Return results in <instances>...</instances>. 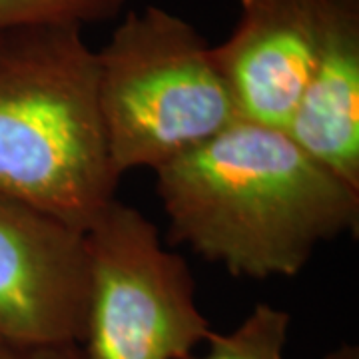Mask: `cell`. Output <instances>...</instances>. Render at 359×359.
Listing matches in <instances>:
<instances>
[{
    "instance_id": "obj_7",
    "label": "cell",
    "mask_w": 359,
    "mask_h": 359,
    "mask_svg": "<svg viewBox=\"0 0 359 359\" xmlns=\"http://www.w3.org/2000/svg\"><path fill=\"white\" fill-rule=\"evenodd\" d=\"M285 132L359 188V0H323L313 66Z\"/></svg>"
},
{
    "instance_id": "obj_6",
    "label": "cell",
    "mask_w": 359,
    "mask_h": 359,
    "mask_svg": "<svg viewBox=\"0 0 359 359\" xmlns=\"http://www.w3.org/2000/svg\"><path fill=\"white\" fill-rule=\"evenodd\" d=\"M323 0H240L212 56L240 120L287 128L316 58Z\"/></svg>"
},
{
    "instance_id": "obj_5",
    "label": "cell",
    "mask_w": 359,
    "mask_h": 359,
    "mask_svg": "<svg viewBox=\"0 0 359 359\" xmlns=\"http://www.w3.org/2000/svg\"><path fill=\"white\" fill-rule=\"evenodd\" d=\"M88 295L84 231L0 198V339L80 346Z\"/></svg>"
},
{
    "instance_id": "obj_8",
    "label": "cell",
    "mask_w": 359,
    "mask_h": 359,
    "mask_svg": "<svg viewBox=\"0 0 359 359\" xmlns=\"http://www.w3.org/2000/svg\"><path fill=\"white\" fill-rule=\"evenodd\" d=\"M292 318L287 311L269 304H257L233 332H212L205 339L204 355L188 359H285L283 347L287 341Z\"/></svg>"
},
{
    "instance_id": "obj_4",
    "label": "cell",
    "mask_w": 359,
    "mask_h": 359,
    "mask_svg": "<svg viewBox=\"0 0 359 359\" xmlns=\"http://www.w3.org/2000/svg\"><path fill=\"white\" fill-rule=\"evenodd\" d=\"M88 316L82 359H188L214 332L186 259L140 210L116 198L84 231Z\"/></svg>"
},
{
    "instance_id": "obj_10",
    "label": "cell",
    "mask_w": 359,
    "mask_h": 359,
    "mask_svg": "<svg viewBox=\"0 0 359 359\" xmlns=\"http://www.w3.org/2000/svg\"><path fill=\"white\" fill-rule=\"evenodd\" d=\"M0 359H82L80 346H18L0 339Z\"/></svg>"
},
{
    "instance_id": "obj_9",
    "label": "cell",
    "mask_w": 359,
    "mask_h": 359,
    "mask_svg": "<svg viewBox=\"0 0 359 359\" xmlns=\"http://www.w3.org/2000/svg\"><path fill=\"white\" fill-rule=\"evenodd\" d=\"M126 0H0V34L46 22H104L118 16Z\"/></svg>"
},
{
    "instance_id": "obj_1",
    "label": "cell",
    "mask_w": 359,
    "mask_h": 359,
    "mask_svg": "<svg viewBox=\"0 0 359 359\" xmlns=\"http://www.w3.org/2000/svg\"><path fill=\"white\" fill-rule=\"evenodd\" d=\"M170 242L236 278H290L318 245L355 231L359 188L282 128L236 120L156 170Z\"/></svg>"
},
{
    "instance_id": "obj_3",
    "label": "cell",
    "mask_w": 359,
    "mask_h": 359,
    "mask_svg": "<svg viewBox=\"0 0 359 359\" xmlns=\"http://www.w3.org/2000/svg\"><path fill=\"white\" fill-rule=\"evenodd\" d=\"M98 56V102L122 178L166 166L238 120L212 46L160 6L130 11Z\"/></svg>"
},
{
    "instance_id": "obj_2",
    "label": "cell",
    "mask_w": 359,
    "mask_h": 359,
    "mask_svg": "<svg viewBox=\"0 0 359 359\" xmlns=\"http://www.w3.org/2000/svg\"><path fill=\"white\" fill-rule=\"evenodd\" d=\"M74 22L0 34V198L86 231L116 200L98 56Z\"/></svg>"
}]
</instances>
